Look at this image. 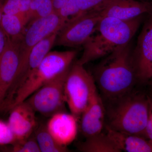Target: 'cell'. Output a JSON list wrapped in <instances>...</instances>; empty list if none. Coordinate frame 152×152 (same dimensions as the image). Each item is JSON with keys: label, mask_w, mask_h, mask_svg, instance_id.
Returning a JSON list of instances; mask_svg holds the SVG:
<instances>
[{"label": "cell", "mask_w": 152, "mask_h": 152, "mask_svg": "<svg viewBox=\"0 0 152 152\" xmlns=\"http://www.w3.org/2000/svg\"><path fill=\"white\" fill-rule=\"evenodd\" d=\"M77 119L72 114L59 112L50 117L46 124L47 129L58 143L67 147L77 137Z\"/></svg>", "instance_id": "cell-14"}, {"label": "cell", "mask_w": 152, "mask_h": 152, "mask_svg": "<svg viewBox=\"0 0 152 152\" xmlns=\"http://www.w3.org/2000/svg\"><path fill=\"white\" fill-rule=\"evenodd\" d=\"M19 42L8 39L4 50L0 55V108L12 86L18 69Z\"/></svg>", "instance_id": "cell-10"}, {"label": "cell", "mask_w": 152, "mask_h": 152, "mask_svg": "<svg viewBox=\"0 0 152 152\" xmlns=\"http://www.w3.org/2000/svg\"><path fill=\"white\" fill-rule=\"evenodd\" d=\"M77 53L75 50L49 52L17 92L6 112L26 100L47 82L70 69Z\"/></svg>", "instance_id": "cell-4"}, {"label": "cell", "mask_w": 152, "mask_h": 152, "mask_svg": "<svg viewBox=\"0 0 152 152\" xmlns=\"http://www.w3.org/2000/svg\"><path fill=\"white\" fill-rule=\"evenodd\" d=\"M139 1H143L152 2V0H139Z\"/></svg>", "instance_id": "cell-30"}, {"label": "cell", "mask_w": 152, "mask_h": 152, "mask_svg": "<svg viewBox=\"0 0 152 152\" xmlns=\"http://www.w3.org/2000/svg\"><path fill=\"white\" fill-rule=\"evenodd\" d=\"M78 144L79 151L83 152H121L107 134L102 132L86 138Z\"/></svg>", "instance_id": "cell-18"}, {"label": "cell", "mask_w": 152, "mask_h": 152, "mask_svg": "<svg viewBox=\"0 0 152 152\" xmlns=\"http://www.w3.org/2000/svg\"><path fill=\"white\" fill-rule=\"evenodd\" d=\"M147 84L148 85V86L149 87V93L148 94L152 96V74Z\"/></svg>", "instance_id": "cell-28"}, {"label": "cell", "mask_w": 152, "mask_h": 152, "mask_svg": "<svg viewBox=\"0 0 152 152\" xmlns=\"http://www.w3.org/2000/svg\"><path fill=\"white\" fill-rule=\"evenodd\" d=\"M36 140L42 152H67V147L58 143L47 129L46 125L42 124L34 131Z\"/></svg>", "instance_id": "cell-19"}, {"label": "cell", "mask_w": 152, "mask_h": 152, "mask_svg": "<svg viewBox=\"0 0 152 152\" xmlns=\"http://www.w3.org/2000/svg\"><path fill=\"white\" fill-rule=\"evenodd\" d=\"M96 90L94 77L83 65L76 62L71 66L64 86L65 101L71 113L80 116Z\"/></svg>", "instance_id": "cell-5"}, {"label": "cell", "mask_w": 152, "mask_h": 152, "mask_svg": "<svg viewBox=\"0 0 152 152\" xmlns=\"http://www.w3.org/2000/svg\"><path fill=\"white\" fill-rule=\"evenodd\" d=\"M102 18L100 13H90L78 17L61 30L57 35L55 45L72 48L83 45Z\"/></svg>", "instance_id": "cell-8"}, {"label": "cell", "mask_w": 152, "mask_h": 152, "mask_svg": "<svg viewBox=\"0 0 152 152\" xmlns=\"http://www.w3.org/2000/svg\"><path fill=\"white\" fill-rule=\"evenodd\" d=\"M15 140L8 122L0 120V145H11Z\"/></svg>", "instance_id": "cell-25"}, {"label": "cell", "mask_w": 152, "mask_h": 152, "mask_svg": "<svg viewBox=\"0 0 152 152\" xmlns=\"http://www.w3.org/2000/svg\"><path fill=\"white\" fill-rule=\"evenodd\" d=\"M132 59L138 83L147 84L152 74V13L138 38Z\"/></svg>", "instance_id": "cell-9"}, {"label": "cell", "mask_w": 152, "mask_h": 152, "mask_svg": "<svg viewBox=\"0 0 152 152\" xmlns=\"http://www.w3.org/2000/svg\"><path fill=\"white\" fill-rule=\"evenodd\" d=\"M27 15H9L3 14L0 22V28L8 39L19 41L21 39L28 24Z\"/></svg>", "instance_id": "cell-17"}, {"label": "cell", "mask_w": 152, "mask_h": 152, "mask_svg": "<svg viewBox=\"0 0 152 152\" xmlns=\"http://www.w3.org/2000/svg\"><path fill=\"white\" fill-rule=\"evenodd\" d=\"M8 39L5 33L0 28V55L4 50L7 43Z\"/></svg>", "instance_id": "cell-27"}, {"label": "cell", "mask_w": 152, "mask_h": 152, "mask_svg": "<svg viewBox=\"0 0 152 152\" xmlns=\"http://www.w3.org/2000/svg\"><path fill=\"white\" fill-rule=\"evenodd\" d=\"M148 94V115L145 132V137L152 142V96Z\"/></svg>", "instance_id": "cell-26"}, {"label": "cell", "mask_w": 152, "mask_h": 152, "mask_svg": "<svg viewBox=\"0 0 152 152\" xmlns=\"http://www.w3.org/2000/svg\"><path fill=\"white\" fill-rule=\"evenodd\" d=\"M10 112L8 124L16 140L28 137L37 127L36 112L26 101L14 107Z\"/></svg>", "instance_id": "cell-13"}, {"label": "cell", "mask_w": 152, "mask_h": 152, "mask_svg": "<svg viewBox=\"0 0 152 152\" xmlns=\"http://www.w3.org/2000/svg\"><path fill=\"white\" fill-rule=\"evenodd\" d=\"M9 151L13 152H41L34 133L27 138L16 140L11 144Z\"/></svg>", "instance_id": "cell-24"}, {"label": "cell", "mask_w": 152, "mask_h": 152, "mask_svg": "<svg viewBox=\"0 0 152 152\" xmlns=\"http://www.w3.org/2000/svg\"><path fill=\"white\" fill-rule=\"evenodd\" d=\"M70 69L47 82L25 100L35 111L46 117L64 112L65 83Z\"/></svg>", "instance_id": "cell-7"}, {"label": "cell", "mask_w": 152, "mask_h": 152, "mask_svg": "<svg viewBox=\"0 0 152 152\" xmlns=\"http://www.w3.org/2000/svg\"><path fill=\"white\" fill-rule=\"evenodd\" d=\"M105 101V126L114 130L145 137L148 115L147 93L134 88Z\"/></svg>", "instance_id": "cell-3"}, {"label": "cell", "mask_w": 152, "mask_h": 152, "mask_svg": "<svg viewBox=\"0 0 152 152\" xmlns=\"http://www.w3.org/2000/svg\"><path fill=\"white\" fill-rule=\"evenodd\" d=\"M117 1L118 0H77L80 16L90 13H101Z\"/></svg>", "instance_id": "cell-22"}, {"label": "cell", "mask_w": 152, "mask_h": 152, "mask_svg": "<svg viewBox=\"0 0 152 152\" xmlns=\"http://www.w3.org/2000/svg\"><path fill=\"white\" fill-rule=\"evenodd\" d=\"M52 0H32L27 15L29 23L54 12Z\"/></svg>", "instance_id": "cell-21"}, {"label": "cell", "mask_w": 152, "mask_h": 152, "mask_svg": "<svg viewBox=\"0 0 152 152\" xmlns=\"http://www.w3.org/2000/svg\"><path fill=\"white\" fill-rule=\"evenodd\" d=\"M143 16L126 20L102 17L83 45V51L77 62L84 66L129 43L138 29Z\"/></svg>", "instance_id": "cell-2"}, {"label": "cell", "mask_w": 152, "mask_h": 152, "mask_svg": "<svg viewBox=\"0 0 152 152\" xmlns=\"http://www.w3.org/2000/svg\"><path fill=\"white\" fill-rule=\"evenodd\" d=\"M106 133L121 152H152V142L144 137L112 129L105 125Z\"/></svg>", "instance_id": "cell-16"}, {"label": "cell", "mask_w": 152, "mask_h": 152, "mask_svg": "<svg viewBox=\"0 0 152 152\" xmlns=\"http://www.w3.org/2000/svg\"><path fill=\"white\" fill-rule=\"evenodd\" d=\"M55 12L64 20L66 25L80 16L77 0H52Z\"/></svg>", "instance_id": "cell-20"}, {"label": "cell", "mask_w": 152, "mask_h": 152, "mask_svg": "<svg viewBox=\"0 0 152 152\" xmlns=\"http://www.w3.org/2000/svg\"><path fill=\"white\" fill-rule=\"evenodd\" d=\"M152 13V2L139 0H118L101 13L102 17L129 20Z\"/></svg>", "instance_id": "cell-15"}, {"label": "cell", "mask_w": 152, "mask_h": 152, "mask_svg": "<svg viewBox=\"0 0 152 152\" xmlns=\"http://www.w3.org/2000/svg\"><path fill=\"white\" fill-rule=\"evenodd\" d=\"M93 77L104 100L119 96L135 88L138 82L129 43L104 57L95 68Z\"/></svg>", "instance_id": "cell-1"}, {"label": "cell", "mask_w": 152, "mask_h": 152, "mask_svg": "<svg viewBox=\"0 0 152 152\" xmlns=\"http://www.w3.org/2000/svg\"><path fill=\"white\" fill-rule=\"evenodd\" d=\"M3 2H4V0H0V22H1L2 16L3 14L2 12Z\"/></svg>", "instance_id": "cell-29"}, {"label": "cell", "mask_w": 152, "mask_h": 152, "mask_svg": "<svg viewBox=\"0 0 152 152\" xmlns=\"http://www.w3.org/2000/svg\"><path fill=\"white\" fill-rule=\"evenodd\" d=\"M65 25L64 20L55 12L28 23L19 42L20 64L15 80L23 73L33 48L45 38L59 32Z\"/></svg>", "instance_id": "cell-6"}, {"label": "cell", "mask_w": 152, "mask_h": 152, "mask_svg": "<svg viewBox=\"0 0 152 152\" xmlns=\"http://www.w3.org/2000/svg\"><path fill=\"white\" fill-rule=\"evenodd\" d=\"M32 0H4L3 13L9 15L27 14Z\"/></svg>", "instance_id": "cell-23"}, {"label": "cell", "mask_w": 152, "mask_h": 152, "mask_svg": "<svg viewBox=\"0 0 152 152\" xmlns=\"http://www.w3.org/2000/svg\"><path fill=\"white\" fill-rule=\"evenodd\" d=\"M55 33L45 38L33 48L28 58L26 65L23 73L14 82L8 93L3 107L7 108L10 105L15 95L23 85L30 75L40 64L44 58L50 52L55 45L57 35Z\"/></svg>", "instance_id": "cell-11"}, {"label": "cell", "mask_w": 152, "mask_h": 152, "mask_svg": "<svg viewBox=\"0 0 152 152\" xmlns=\"http://www.w3.org/2000/svg\"><path fill=\"white\" fill-rule=\"evenodd\" d=\"M81 116V131L86 138L103 132L105 125V111L103 100L97 90Z\"/></svg>", "instance_id": "cell-12"}]
</instances>
